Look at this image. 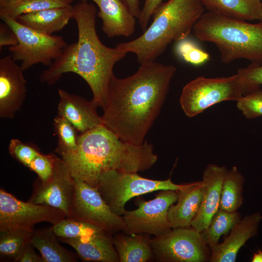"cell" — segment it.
<instances>
[{
    "label": "cell",
    "instance_id": "f1b7e54d",
    "mask_svg": "<svg viewBox=\"0 0 262 262\" xmlns=\"http://www.w3.org/2000/svg\"><path fill=\"white\" fill-rule=\"evenodd\" d=\"M57 237L82 238L93 236L102 230L101 228L89 223L66 217L52 225Z\"/></svg>",
    "mask_w": 262,
    "mask_h": 262
},
{
    "label": "cell",
    "instance_id": "9a60e30c",
    "mask_svg": "<svg viewBox=\"0 0 262 262\" xmlns=\"http://www.w3.org/2000/svg\"><path fill=\"white\" fill-rule=\"evenodd\" d=\"M228 172L224 166L209 164L203 172L201 180L202 199L191 226L201 232L208 226L220 208L222 185Z\"/></svg>",
    "mask_w": 262,
    "mask_h": 262
},
{
    "label": "cell",
    "instance_id": "7bdbcfd3",
    "mask_svg": "<svg viewBox=\"0 0 262 262\" xmlns=\"http://www.w3.org/2000/svg\"><path fill=\"white\" fill-rule=\"evenodd\" d=\"M79 2H87L88 0H78Z\"/></svg>",
    "mask_w": 262,
    "mask_h": 262
},
{
    "label": "cell",
    "instance_id": "44dd1931",
    "mask_svg": "<svg viewBox=\"0 0 262 262\" xmlns=\"http://www.w3.org/2000/svg\"><path fill=\"white\" fill-rule=\"evenodd\" d=\"M74 7L71 4L53 8L19 16L16 20L20 23L40 33L52 35L62 30L73 18Z\"/></svg>",
    "mask_w": 262,
    "mask_h": 262
},
{
    "label": "cell",
    "instance_id": "4dcf8cb0",
    "mask_svg": "<svg viewBox=\"0 0 262 262\" xmlns=\"http://www.w3.org/2000/svg\"><path fill=\"white\" fill-rule=\"evenodd\" d=\"M175 51L185 62L199 66L210 59L209 54L198 48L192 40L185 38L176 43Z\"/></svg>",
    "mask_w": 262,
    "mask_h": 262
},
{
    "label": "cell",
    "instance_id": "e575fe53",
    "mask_svg": "<svg viewBox=\"0 0 262 262\" xmlns=\"http://www.w3.org/2000/svg\"><path fill=\"white\" fill-rule=\"evenodd\" d=\"M237 72L243 81L255 91L262 84V65L250 64L247 67L240 68Z\"/></svg>",
    "mask_w": 262,
    "mask_h": 262
},
{
    "label": "cell",
    "instance_id": "3957f363",
    "mask_svg": "<svg viewBox=\"0 0 262 262\" xmlns=\"http://www.w3.org/2000/svg\"><path fill=\"white\" fill-rule=\"evenodd\" d=\"M60 156L74 179L95 187L106 171H144L158 160L151 144L146 140L141 145L124 141L103 124L80 133L77 148Z\"/></svg>",
    "mask_w": 262,
    "mask_h": 262
},
{
    "label": "cell",
    "instance_id": "8fae6325",
    "mask_svg": "<svg viewBox=\"0 0 262 262\" xmlns=\"http://www.w3.org/2000/svg\"><path fill=\"white\" fill-rule=\"evenodd\" d=\"M178 192L175 190H162L154 198L149 201L138 200V208L126 211L122 219L128 234L146 233L159 236L172 230L168 219L170 207L177 202Z\"/></svg>",
    "mask_w": 262,
    "mask_h": 262
},
{
    "label": "cell",
    "instance_id": "52a82bcc",
    "mask_svg": "<svg viewBox=\"0 0 262 262\" xmlns=\"http://www.w3.org/2000/svg\"><path fill=\"white\" fill-rule=\"evenodd\" d=\"M189 183L176 184L170 178L155 180L142 177L137 172L110 170L100 175L97 188L111 210L122 216L126 211V203L135 196L158 190L178 191Z\"/></svg>",
    "mask_w": 262,
    "mask_h": 262
},
{
    "label": "cell",
    "instance_id": "d6986e66",
    "mask_svg": "<svg viewBox=\"0 0 262 262\" xmlns=\"http://www.w3.org/2000/svg\"><path fill=\"white\" fill-rule=\"evenodd\" d=\"M59 241L72 246L83 261L119 262L111 234L102 230L82 238L58 237Z\"/></svg>",
    "mask_w": 262,
    "mask_h": 262
},
{
    "label": "cell",
    "instance_id": "4316f807",
    "mask_svg": "<svg viewBox=\"0 0 262 262\" xmlns=\"http://www.w3.org/2000/svg\"><path fill=\"white\" fill-rule=\"evenodd\" d=\"M33 232L21 229L0 231V254L18 262L26 246L31 243Z\"/></svg>",
    "mask_w": 262,
    "mask_h": 262
},
{
    "label": "cell",
    "instance_id": "7a4b0ae2",
    "mask_svg": "<svg viewBox=\"0 0 262 262\" xmlns=\"http://www.w3.org/2000/svg\"><path fill=\"white\" fill-rule=\"evenodd\" d=\"M78 31L76 42L66 45L59 56L39 76L42 82L53 85L63 74L72 72L81 77L93 93V99L102 108L107 98L109 84L115 64L126 55L115 47L109 48L99 39L96 30L95 5L79 2L74 6Z\"/></svg>",
    "mask_w": 262,
    "mask_h": 262
},
{
    "label": "cell",
    "instance_id": "484cf974",
    "mask_svg": "<svg viewBox=\"0 0 262 262\" xmlns=\"http://www.w3.org/2000/svg\"><path fill=\"white\" fill-rule=\"evenodd\" d=\"M242 218L237 211L230 213L219 209L207 228L201 232L203 240L212 249L219 244L220 237L229 233Z\"/></svg>",
    "mask_w": 262,
    "mask_h": 262
},
{
    "label": "cell",
    "instance_id": "74e56055",
    "mask_svg": "<svg viewBox=\"0 0 262 262\" xmlns=\"http://www.w3.org/2000/svg\"><path fill=\"white\" fill-rule=\"evenodd\" d=\"M33 246L30 243L25 248L18 260V262H44L42 256L37 254L33 249Z\"/></svg>",
    "mask_w": 262,
    "mask_h": 262
},
{
    "label": "cell",
    "instance_id": "1f68e13d",
    "mask_svg": "<svg viewBox=\"0 0 262 262\" xmlns=\"http://www.w3.org/2000/svg\"><path fill=\"white\" fill-rule=\"evenodd\" d=\"M236 106L247 119L262 116V90L260 88L243 96L237 101Z\"/></svg>",
    "mask_w": 262,
    "mask_h": 262
},
{
    "label": "cell",
    "instance_id": "30bf717a",
    "mask_svg": "<svg viewBox=\"0 0 262 262\" xmlns=\"http://www.w3.org/2000/svg\"><path fill=\"white\" fill-rule=\"evenodd\" d=\"M74 179V195L66 217L98 227L111 234L124 231L122 216L111 210L97 188Z\"/></svg>",
    "mask_w": 262,
    "mask_h": 262
},
{
    "label": "cell",
    "instance_id": "5bb4252c",
    "mask_svg": "<svg viewBox=\"0 0 262 262\" xmlns=\"http://www.w3.org/2000/svg\"><path fill=\"white\" fill-rule=\"evenodd\" d=\"M20 65L11 54L0 60V116L13 118L25 99L27 82Z\"/></svg>",
    "mask_w": 262,
    "mask_h": 262
},
{
    "label": "cell",
    "instance_id": "7c38bea8",
    "mask_svg": "<svg viewBox=\"0 0 262 262\" xmlns=\"http://www.w3.org/2000/svg\"><path fill=\"white\" fill-rule=\"evenodd\" d=\"M66 217L60 209L24 202L0 189V231L21 229L33 232L38 223L47 222L53 225Z\"/></svg>",
    "mask_w": 262,
    "mask_h": 262
},
{
    "label": "cell",
    "instance_id": "d590c367",
    "mask_svg": "<svg viewBox=\"0 0 262 262\" xmlns=\"http://www.w3.org/2000/svg\"><path fill=\"white\" fill-rule=\"evenodd\" d=\"M163 1V0H144L141 15L138 19L140 26L143 32L147 28L150 19Z\"/></svg>",
    "mask_w": 262,
    "mask_h": 262
},
{
    "label": "cell",
    "instance_id": "f35d334b",
    "mask_svg": "<svg viewBox=\"0 0 262 262\" xmlns=\"http://www.w3.org/2000/svg\"><path fill=\"white\" fill-rule=\"evenodd\" d=\"M135 17L138 19L141 12L139 0H122Z\"/></svg>",
    "mask_w": 262,
    "mask_h": 262
},
{
    "label": "cell",
    "instance_id": "5b68a950",
    "mask_svg": "<svg viewBox=\"0 0 262 262\" xmlns=\"http://www.w3.org/2000/svg\"><path fill=\"white\" fill-rule=\"evenodd\" d=\"M199 40L213 43L226 64L244 59L262 65V21L256 23L204 13L193 27Z\"/></svg>",
    "mask_w": 262,
    "mask_h": 262
},
{
    "label": "cell",
    "instance_id": "b9f144b4",
    "mask_svg": "<svg viewBox=\"0 0 262 262\" xmlns=\"http://www.w3.org/2000/svg\"><path fill=\"white\" fill-rule=\"evenodd\" d=\"M8 1L9 0H0V6L6 5Z\"/></svg>",
    "mask_w": 262,
    "mask_h": 262
},
{
    "label": "cell",
    "instance_id": "f546056e",
    "mask_svg": "<svg viewBox=\"0 0 262 262\" xmlns=\"http://www.w3.org/2000/svg\"><path fill=\"white\" fill-rule=\"evenodd\" d=\"M53 125L58 138L55 152L61 156L75 150L79 135L75 127L66 119L59 115L54 118Z\"/></svg>",
    "mask_w": 262,
    "mask_h": 262
},
{
    "label": "cell",
    "instance_id": "d6a6232c",
    "mask_svg": "<svg viewBox=\"0 0 262 262\" xmlns=\"http://www.w3.org/2000/svg\"><path fill=\"white\" fill-rule=\"evenodd\" d=\"M8 148L10 155L27 167L40 153L35 147L17 139L10 140Z\"/></svg>",
    "mask_w": 262,
    "mask_h": 262
},
{
    "label": "cell",
    "instance_id": "277c9868",
    "mask_svg": "<svg viewBox=\"0 0 262 262\" xmlns=\"http://www.w3.org/2000/svg\"><path fill=\"white\" fill-rule=\"evenodd\" d=\"M204 9L199 0L163 2L153 14L151 24L141 35L115 47L126 54H135L140 64L155 61L170 43L188 37Z\"/></svg>",
    "mask_w": 262,
    "mask_h": 262
},
{
    "label": "cell",
    "instance_id": "ffe728a7",
    "mask_svg": "<svg viewBox=\"0 0 262 262\" xmlns=\"http://www.w3.org/2000/svg\"><path fill=\"white\" fill-rule=\"evenodd\" d=\"M178 192L177 203L172 204L168 212V219L172 229L191 226L201 202V181L190 183Z\"/></svg>",
    "mask_w": 262,
    "mask_h": 262
},
{
    "label": "cell",
    "instance_id": "9c48e42d",
    "mask_svg": "<svg viewBox=\"0 0 262 262\" xmlns=\"http://www.w3.org/2000/svg\"><path fill=\"white\" fill-rule=\"evenodd\" d=\"M154 258L161 262H210L211 249L192 226L178 228L150 239Z\"/></svg>",
    "mask_w": 262,
    "mask_h": 262
},
{
    "label": "cell",
    "instance_id": "cb8c5ba5",
    "mask_svg": "<svg viewBox=\"0 0 262 262\" xmlns=\"http://www.w3.org/2000/svg\"><path fill=\"white\" fill-rule=\"evenodd\" d=\"M52 228L47 227L34 229L31 244L41 254L44 262H75V254L60 245Z\"/></svg>",
    "mask_w": 262,
    "mask_h": 262
},
{
    "label": "cell",
    "instance_id": "6da1fadb",
    "mask_svg": "<svg viewBox=\"0 0 262 262\" xmlns=\"http://www.w3.org/2000/svg\"><path fill=\"white\" fill-rule=\"evenodd\" d=\"M176 68L155 61L141 64L133 75L110 81L102 124L121 140L141 145L158 116Z\"/></svg>",
    "mask_w": 262,
    "mask_h": 262
},
{
    "label": "cell",
    "instance_id": "ba28073f",
    "mask_svg": "<svg viewBox=\"0 0 262 262\" xmlns=\"http://www.w3.org/2000/svg\"><path fill=\"white\" fill-rule=\"evenodd\" d=\"M0 18L17 37V44L8 49L13 59L21 61L24 71L38 64L49 66L67 45L61 36L40 33L8 17Z\"/></svg>",
    "mask_w": 262,
    "mask_h": 262
},
{
    "label": "cell",
    "instance_id": "8d00e7d4",
    "mask_svg": "<svg viewBox=\"0 0 262 262\" xmlns=\"http://www.w3.org/2000/svg\"><path fill=\"white\" fill-rule=\"evenodd\" d=\"M17 37L12 29L4 22L0 24V49L14 46L17 43Z\"/></svg>",
    "mask_w": 262,
    "mask_h": 262
},
{
    "label": "cell",
    "instance_id": "603a6c76",
    "mask_svg": "<svg viewBox=\"0 0 262 262\" xmlns=\"http://www.w3.org/2000/svg\"><path fill=\"white\" fill-rule=\"evenodd\" d=\"M116 233L113 242L119 262H147L154 258L149 238L138 234Z\"/></svg>",
    "mask_w": 262,
    "mask_h": 262
},
{
    "label": "cell",
    "instance_id": "7402d4cb",
    "mask_svg": "<svg viewBox=\"0 0 262 262\" xmlns=\"http://www.w3.org/2000/svg\"><path fill=\"white\" fill-rule=\"evenodd\" d=\"M209 12L231 18L262 21V0H199Z\"/></svg>",
    "mask_w": 262,
    "mask_h": 262
},
{
    "label": "cell",
    "instance_id": "ab89813d",
    "mask_svg": "<svg viewBox=\"0 0 262 262\" xmlns=\"http://www.w3.org/2000/svg\"><path fill=\"white\" fill-rule=\"evenodd\" d=\"M251 262H262V248L253 253L251 259Z\"/></svg>",
    "mask_w": 262,
    "mask_h": 262
},
{
    "label": "cell",
    "instance_id": "836d02e7",
    "mask_svg": "<svg viewBox=\"0 0 262 262\" xmlns=\"http://www.w3.org/2000/svg\"><path fill=\"white\" fill-rule=\"evenodd\" d=\"M54 154L40 153L31 162L28 168L34 172L41 181L48 180L51 176L54 167Z\"/></svg>",
    "mask_w": 262,
    "mask_h": 262
},
{
    "label": "cell",
    "instance_id": "4fadbf2b",
    "mask_svg": "<svg viewBox=\"0 0 262 262\" xmlns=\"http://www.w3.org/2000/svg\"><path fill=\"white\" fill-rule=\"evenodd\" d=\"M74 191V179L64 161L56 155L51 176L44 182L35 180L28 201L60 209L67 216Z\"/></svg>",
    "mask_w": 262,
    "mask_h": 262
},
{
    "label": "cell",
    "instance_id": "ac0fdd59",
    "mask_svg": "<svg viewBox=\"0 0 262 262\" xmlns=\"http://www.w3.org/2000/svg\"><path fill=\"white\" fill-rule=\"evenodd\" d=\"M99 9L102 30L109 38L129 37L135 30L136 18L122 0H91Z\"/></svg>",
    "mask_w": 262,
    "mask_h": 262
},
{
    "label": "cell",
    "instance_id": "60d3db41",
    "mask_svg": "<svg viewBox=\"0 0 262 262\" xmlns=\"http://www.w3.org/2000/svg\"><path fill=\"white\" fill-rule=\"evenodd\" d=\"M22 0H9L8 2L6 5H8V4H11V3H15V2H19V1H22ZM68 0L69 1H70L71 3L73 1V0ZM3 6H4V5H3Z\"/></svg>",
    "mask_w": 262,
    "mask_h": 262
},
{
    "label": "cell",
    "instance_id": "2e32d148",
    "mask_svg": "<svg viewBox=\"0 0 262 262\" xmlns=\"http://www.w3.org/2000/svg\"><path fill=\"white\" fill-rule=\"evenodd\" d=\"M58 92V115L66 119L80 133L102 124L97 111L98 105L93 99L88 101L61 89Z\"/></svg>",
    "mask_w": 262,
    "mask_h": 262
},
{
    "label": "cell",
    "instance_id": "8992f818",
    "mask_svg": "<svg viewBox=\"0 0 262 262\" xmlns=\"http://www.w3.org/2000/svg\"><path fill=\"white\" fill-rule=\"evenodd\" d=\"M253 91L238 72L227 77H198L183 87L180 103L185 114L191 117L221 102L237 101Z\"/></svg>",
    "mask_w": 262,
    "mask_h": 262
},
{
    "label": "cell",
    "instance_id": "e0dca14e",
    "mask_svg": "<svg viewBox=\"0 0 262 262\" xmlns=\"http://www.w3.org/2000/svg\"><path fill=\"white\" fill-rule=\"evenodd\" d=\"M262 215L259 212L246 215L234 226L224 241L211 249L210 262H234L240 248L257 236Z\"/></svg>",
    "mask_w": 262,
    "mask_h": 262
},
{
    "label": "cell",
    "instance_id": "d4e9b609",
    "mask_svg": "<svg viewBox=\"0 0 262 262\" xmlns=\"http://www.w3.org/2000/svg\"><path fill=\"white\" fill-rule=\"evenodd\" d=\"M245 181V177L236 166L228 170L222 185L220 209L230 213L238 211L243 203Z\"/></svg>",
    "mask_w": 262,
    "mask_h": 262
},
{
    "label": "cell",
    "instance_id": "83f0119b",
    "mask_svg": "<svg viewBox=\"0 0 262 262\" xmlns=\"http://www.w3.org/2000/svg\"><path fill=\"white\" fill-rule=\"evenodd\" d=\"M70 3L67 0H23L0 6V17L16 19L22 15L49 8L65 7Z\"/></svg>",
    "mask_w": 262,
    "mask_h": 262
}]
</instances>
